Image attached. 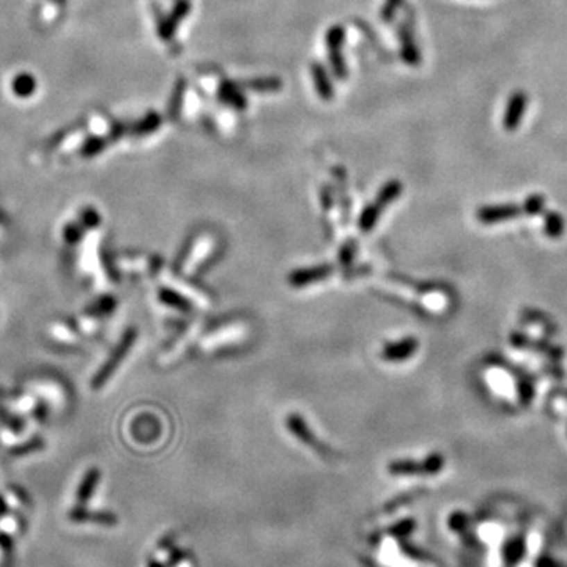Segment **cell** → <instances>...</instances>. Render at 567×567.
Listing matches in <instances>:
<instances>
[{
	"label": "cell",
	"mask_w": 567,
	"mask_h": 567,
	"mask_svg": "<svg viewBox=\"0 0 567 567\" xmlns=\"http://www.w3.org/2000/svg\"><path fill=\"white\" fill-rule=\"evenodd\" d=\"M136 337H137V331L134 328L128 330L124 336L120 337L119 344H117L115 347V352H112V355L109 356L104 362L103 367H99V371L93 375L92 378V388L93 389H99L103 388L104 384H106L110 377H112V373H115V371L119 369V364L121 361H124L128 353L131 352V348L134 347V344H136Z\"/></svg>",
	"instance_id": "1"
},
{
	"label": "cell",
	"mask_w": 567,
	"mask_h": 567,
	"mask_svg": "<svg viewBox=\"0 0 567 567\" xmlns=\"http://www.w3.org/2000/svg\"><path fill=\"white\" fill-rule=\"evenodd\" d=\"M399 194H400V185L397 183V181H391V183L384 186L382 192H380L375 205L366 208L364 213H362L361 219H359V229L362 232H369L372 227L375 226L380 212H382V210L387 207L389 202H393Z\"/></svg>",
	"instance_id": "2"
},
{
	"label": "cell",
	"mask_w": 567,
	"mask_h": 567,
	"mask_svg": "<svg viewBox=\"0 0 567 567\" xmlns=\"http://www.w3.org/2000/svg\"><path fill=\"white\" fill-rule=\"evenodd\" d=\"M444 465V459L441 454H432L423 462L414 460H397L389 465V471L400 473V475H413V473H429L435 475L440 471Z\"/></svg>",
	"instance_id": "3"
},
{
	"label": "cell",
	"mask_w": 567,
	"mask_h": 567,
	"mask_svg": "<svg viewBox=\"0 0 567 567\" xmlns=\"http://www.w3.org/2000/svg\"><path fill=\"white\" fill-rule=\"evenodd\" d=\"M526 106H528V95L523 90H516L507 99L505 115H502V128L505 131H517L522 124Z\"/></svg>",
	"instance_id": "4"
},
{
	"label": "cell",
	"mask_w": 567,
	"mask_h": 567,
	"mask_svg": "<svg viewBox=\"0 0 567 567\" xmlns=\"http://www.w3.org/2000/svg\"><path fill=\"white\" fill-rule=\"evenodd\" d=\"M523 213L522 207L516 203H505V205H484L476 210V219L482 224H496V222L511 221L518 218Z\"/></svg>",
	"instance_id": "5"
},
{
	"label": "cell",
	"mask_w": 567,
	"mask_h": 567,
	"mask_svg": "<svg viewBox=\"0 0 567 567\" xmlns=\"http://www.w3.org/2000/svg\"><path fill=\"white\" fill-rule=\"evenodd\" d=\"M419 342L414 337L399 339L396 342L384 344L382 348V358L387 362H403L413 358L418 352Z\"/></svg>",
	"instance_id": "6"
},
{
	"label": "cell",
	"mask_w": 567,
	"mask_h": 567,
	"mask_svg": "<svg viewBox=\"0 0 567 567\" xmlns=\"http://www.w3.org/2000/svg\"><path fill=\"white\" fill-rule=\"evenodd\" d=\"M68 518L74 523H95L103 526H114L119 523V518H117L115 514L108 511H90L85 509L83 505L73 507L68 512Z\"/></svg>",
	"instance_id": "7"
},
{
	"label": "cell",
	"mask_w": 567,
	"mask_h": 567,
	"mask_svg": "<svg viewBox=\"0 0 567 567\" xmlns=\"http://www.w3.org/2000/svg\"><path fill=\"white\" fill-rule=\"evenodd\" d=\"M285 424H287L289 432H291V434H294L298 438V440H301V443H305V444H307V446L317 449V451H321V449H323V446H321V443L317 438V435L312 434L311 428H309L306 421L303 419L300 414H295V413L289 414L287 421H285Z\"/></svg>",
	"instance_id": "8"
},
{
	"label": "cell",
	"mask_w": 567,
	"mask_h": 567,
	"mask_svg": "<svg viewBox=\"0 0 567 567\" xmlns=\"http://www.w3.org/2000/svg\"><path fill=\"white\" fill-rule=\"evenodd\" d=\"M332 270L330 266H315V268H303L296 270L289 276V282L294 287H305V285L317 284L320 280L328 279Z\"/></svg>",
	"instance_id": "9"
},
{
	"label": "cell",
	"mask_w": 567,
	"mask_h": 567,
	"mask_svg": "<svg viewBox=\"0 0 567 567\" xmlns=\"http://www.w3.org/2000/svg\"><path fill=\"white\" fill-rule=\"evenodd\" d=\"M99 479H101V471L98 468H90L85 473L78 487V495H76V500H78L79 505L84 506L92 498L99 484Z\"/></svg>",
	"instance_id": "10"
},
{
	"label": "cell",
	"mask_w": 567,
	"mask_h": 567,
	"mask_svg": "<svg viewBox=\"0 0 567 567\" xmlns=\"http://www.w3.org/2000/svg\"><path fill=\"white\" fill-rule=\"evenodd\" d=\"M566 224L563 216L558 212H545L543 214V230H545L547 237L559 238L564 233Z\"/></svg>",
	"instance_id": "11"
},
{
	"label": "cell",
	"mask_w": 567,
	"mask_h": 567,
	"mask_svg": "<svg viewBox=\"0 0 567 567\" xmlns=\"http://www.w3.org/2000/svg\"><path fill=\"white\" fill-rule=\"evenodd\" d=\"M523 214L526 216H536L545 212V197L541 194H533L525 198L523 205Z\"/></svg>",
	"instance_id": "12"
},
{
	"label": "cell",
	"mask_w": 567,
	"mask_h": 567,
	"mask_svg": "<svg viewBox=\"0 0 567 567\" xmlns=\"http://www.w3.org/2000/svg\"><path fill=\"white\" fill-rule=\"evenodd\" d=\"M534 397V388H533V383L530 382L528 378H522L518 383V399L520 403H522L523 407L530 405L531 400H533Z\"/></svg>",
	"instance_id": "13"
},
{
	"label": "cell",
	"mask_w": 567,
	"mask_h": 567,
	"mask_svg": "<svg viewBox=\"0 0 567 567\" xmlns=\"http://www.w3.org/2000/svg\"><path fill=\"white\" fill-rule=\"evenodd\" d=\"M221 96L226 98L227 101L232 103V104H235V106H238V108H243V106H244L243 96L239 95L235 87H232L230 84H227V85L224 84V85L221 87Z\"/></svg>",
	"instance_id": "14"
},
{
	"label": "cell",
	"mask_w": 567,
	"mask_h": 567,
	"mask_svg": "<svg viewBox=\"0 0 567 567\" xmlns=\"http://www.w3.org/2000/svg\"><path fill=\"white\" fill-rule=\"evenodd\" d=\"M315 79H317V83H319L320 95L321 96H331V85H330L328 81L325 79V74L320 68H317V76H315Z\"/></svg>",
	"instance_id": "15"
},
{
	"label": "cell",
	"mask_w": 567,
	"mask_h": 567,
	"mask_svg": "<svg viewBox=\"0 0 567 567\" xmlns=\"http://www.w3.org/2000/svg\"><path fill=\"white\" fill-rule=\"evenodd\" d=\"M511 344H512V347H516V348H530L531 339L526 337L523 332H512Z\"/></svg>",
	"instance_id": "16"
},
{
	"label": "cell",
	"mask_w": 567,
	"mask_h": 567,
	"mask_svg": "<svg viewBox=\"0 0 567 567\" xmlns=\"http://www.w3.org/2000/svg\"><path fill=\"white\" fill-rule=\"evenodd\" d=\"M0 550L5 553H10L13 550V541L7 533H0Z\"/></svg>",
	"instance_id": "17"
},
{
	"label": "cell",
	"mask_w": 567,
	"mask_h": 567,
	"mask_svg": "<svg viewBox=\"0 0 567 567\" xmlns=\"http://www.w3.org/2000/svg\"><path fill=\"white\" fill-rule=\"evenodd\" d=\"M7 512H8V505H7V501L3 500V496L0 495V516H5Z\"/></svg>",
	"instance_id": "18"
},
{
	"label": "cell",
	"mask_w": 567,
	"mask_h": 567,
	"mask_svg": "<svg viewBox=\"0 0 567 567\" xmlns=\"http://www.w3.org/2000/svg\"><path fill=\"white\" fill-rule=\"evenodd\" d=\"M149 567H164V566H162V564L160 563V561H156V559H150Z\"/></svg>",
	"instance_id": "19"
}]
</instances>
